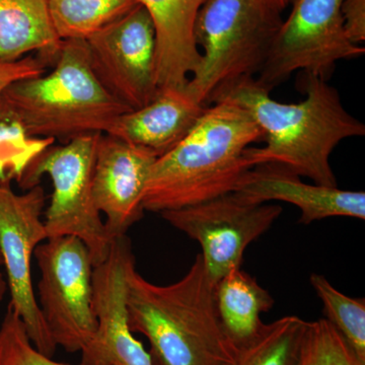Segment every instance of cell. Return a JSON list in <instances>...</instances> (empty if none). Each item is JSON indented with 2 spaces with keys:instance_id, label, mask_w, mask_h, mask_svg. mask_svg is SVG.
<instances>
[{
  "instance_id": "6da1fadb",
  "label": "cell",
  "mask_w": 365,
  "mask_h": 365,
  "mask_svg": "<svg viewBox=\"0 0 365 365\" xmlns=\"http://www.w3.org/2000/svg\"><path fill=\"white\" fill-rule=\"evenodd\" d=\"M302 102L283 104L256 79L247 78L217 101L241 106L260 127L265 146L246 150L252 168L272 163L319 186L338 187L331 155L344 139L364 136L365 125L345 109L339 91L325 79L302 72Z\"/></svg>"
},
{
  "instance_id": "7a4b0ae2",
  "label": "cell",
  "mask_w": 365,
  "mask_h": 365,
  "mask_svg": "<svg viewBox=\"0 0 365 365\" xmlns=\"http://www.w3.org/2000/svg\"><path fill=\"white\" fill-rule=\"evenodd\" d=\"M262 140L260 127L241 106L230 100L207 106L188 135L153 163L144 211L160 215L234 193L253 169L246 150Z\"/></svg>"
},
{
  "instance_id": "3957f363",
  "label": "cell",
  "mask_w": 365,
  "mask_h": 365,
  "mask_svg": "<svg viewBox=\"0 0 365 365\" xmlns=\"http://www.w3.org/2000/svg\"><path fill=\"white\" fill-rule=\"evenodd\" d=\"M129 324L150 344L155 365H230L235 348L218 319L215 284L197 255L177 282L157 285L135 267L128 274Z\"/></svg>"
},
{
  "instance_id": "277c9868",
  "label": "cell",
  "mask_w": 365,
  "mask_h": 365,
  "mask_svg": "<svg viewBox=\"0 0 365 365\" xmlns=\"http://www.w3.org/2000/svg\"><path fill=\"white\" fill-rule=\"evenodd\" d=\"M130 111L96 76L86 40H62L50 73L21 79L0 95V121L20 125L29 135L64 143L108 134L118 118Z\"/></svg>"
},
{
  "instance_id": "5b68a950",
  "label": "cell",
  "mask_w": 365,
  "mask_h": 365,
  "mask_svg": "<svg viewBox=\"0 0 365 365\" xmlns=\"http://www.w3.org/2000/svg\"><path fill=\"white\" fill-rule=\"evenodd\" d=\"M281 13L271 0H205L194 25L200 62L187 90L209 106L240 81L256 78L282 25Z\"/></svg>"
},
{
  "instance_id": "8992f818",
  "label": "cell",
  "mask_w": 365,
  "mask_h": 365,
  "mask_svg": "<svg viewBox=\"0 0 365 365\" xmlns=\"http://www.w3.org/2000/svg\"><path fill=\"white\" fill-rule=\"evenodd\" d=\"M101 135L90 134L64 145L50 146L20 182L31 189L39 184L41 177L49 176L53 193L44 220L47 237H78L88 249L93 266L106 260L114 240L93 197V165Z\"/></svg>"
},
{
  "instance_id": "52a82bcc",
  "label": "cell",
  "mask_w": 365,
  "mask_h": 365,
  "mask_svg": "<svg viewBox=\"0 0 365 365\" xmlns=\"http://www.w3.org/2000/svg\"><path fill=\"white\" fill-rule=\"evenodd\" d=\"M40 270L38 304L55 344L81 352L97 330L93 307V264L85 242L49 237L34 253Z\"/></svg>"
},
{
  "instance_id": "ba28073f",
  "label": "cell",
  "mask_w": 365,
  "mask_h": 365,
  "mask_svg": "<svg viewBox=\"0 0 365 365\" xmlns=\"http://www.w3.org/2000/svg\"><path fill=\"white\" fill-rule=\"evenodd\" d=\"M344 0H289L292 11L283 21L266 63L255 78L270 91L300 71L328 79L340 60L359 58L365 53L352 44L343 26Z\"/></svg>"
},
{
  "instance_id": "9c48e42d",
  "label": "cell",
  "mask_w": 365,
  "mask_h": 365,
  "mask_svg": "<svg viewBox=\"0 0 365 365\" xmlns=\"http://www.w3.org/2000/svg\"><path fill=\"white\" fill-rule=\"evenodd\" d=\"M45 191L39 184L18 194L11 182L0 184V255L6 268L9 307L18 314L34 346L52 357L53 340L33 288L32 258L35 250L48 239L43 209Z\"/></svg>"
},
{
  "instance_id": "30bf717a",
  "label": "cell",
  "mask_w": 365,
  "mask_h": 365,
  "mask_svg": "<svg viewBox=\"0 0 365 365\" xmlns=\"http://www.w3.org/2000/svg\"><path fill=\"white\" fill-rule=\"evenodd\" d=\"M281 213L278 204L250 203L230 193L160 215L200 244L204 268L215 285L230 271L241 268L246 249L272 227Z\"/></svg>"
},
{
  "instance_id": "8fae6325",
  "label": "cell",
  "mask_w": 365,
  "mask_h": 365,
  "mask_svg": "<svg viewBox=\"0 0 365 365\" xmlns=\"http://www.w3.org/2000/svg\"><path fill=\"white\" fill-rule=\"evenodd\" d=\"M91 68L113 97L138 110L158 91L155 31L140 4L86 40Z\"/></svg>"
},
{
  "instance_id": "7c38bea8",
  "label": "cell",
  "mask_w": 365,
  "mask_h": 365,
  "mask_svg": "<svg viewBox=\"0 0 365 365\" xmlns=\"http://www.w3.org/2000/svg\"><path fill=\"white\" fill-rule=\"evenodd\" d=\"M135 267L126 235L115 237L107 258L93 266L95 335L81 350L83 365H155L129 324L128 274Z\"/></svg>"
},
{
  "instance_id": "4fadbf2b",
  "label": "cell",
  "mask_w": 365,
  "mask_h": 365,
  "mask_svg": "<svg viewBox=\"0 0 365 365\" xmlns=\"http://www.w3.org/2000/svg\"><path fill=\"white\" fill-rule=\"evenodd\" d=\"M157 155L110 134L98 139L93 197L112 239L123 237L143 217V194Z\"/></svg>"
},
{
  "instance_id": "5bb4252c",
  "label": "cell",
  "mask_w": 365,
  "mask_h": 365,
  "mask_svg": "<svg viewBox=\"0 0 365 365\" xmlns=\"http://www.w3.org/2000/svg\"><path fill=\"white\" fill-rule=\"evenodd\" d=\"M234 193L250 203L292 204L299 209L304 225L335 216L365 220L364 191L307 184L299 175L272 163L250 170Z\"/></svg>"
},
{
  "instance_id": "9a60e30c",
  "label": "cell",
  "mask_w": 365,
  "mask_h": 365,
  "mask_svg": "<svg viewBox=\"0 0 365 365\" xmlns=\"http://www.w3.org/2000/svg\"><path fill=\"white\" fill-rule=\"evenodd\" d=\"M206 107L186 86L160 88L150 104L118 118L108 134L160 158L188 135Z\"/></svg>"
},
{
  "instance_id": "2e32d148",
  "label": "cell",
  "mask_w": 365,
  "mask_h": 365,
  "mask_svg": "<svg viewBox=\"0 0 365 365\" xmlns=\"http://www.w3.org/2000/svg\"><path fill=\"white\" fill-rule=\"evenodd\" d=\"M137 1L150 14L155 26L158 90L186 86L200 62L194 25L205 0Z\"/></svg>"
},
{
  "instance_id": "e0dca14e",
  "label": "cell",
  "mask_w": 365,
  "mask_h": 365,
  "mask_svg": "<svg viewBox=\"0 0 365 365\" xmlns=\"http://www.w3.org/2000/svg\"><path fill=\"white\" fill-rule=\"evenodd\" d=\"M61 44L47 0H0V58L16 61L36 52L45 66L54 64Z\"/></svg>"
},
{
  "instance_id": "ac0fdd59",
  "label": "cell",
  "mask_w": 365,
  "mask_h": 365,
  "mask_svg": "<svg viewBox=\"0 0 365 365\" xmlns=\"http://www.w3.org/2000/svg\"><path fill=\"white\" fill-rule=\"evenodd\" d=\"M215 302L223 332L235 349L254 339L264 323L261 314L274 306L272 295L241 268L215 285Z\"/></svg>"
},
{
  "instance_id": "d6986e66",
  "label": "cell",
  "mask_w": 365,
  "mask_h": 365,
  "mask_svg": "<svg viewBox=\"0 0 365 365\" xmlns=\"http://www.w3.org/2000/svg\"><path fill=\"white\" fill-rule=\"evenodd\" d=\"M307 323L299 317L287 316L264 324L253 340L235 349L230 365H299Z\"/></svg>"
},
{
  "instance_id": "ffe728a7",
  "label": "cell",
  "mask_w": 365,
  "mask_h": 365,
  "mask_svg": "<svg viewBox=\"0 0 365 365\" xmlns=\"http://www.w3.org/2000/svg\"><path fill=\"white\" fill-rule=\"evenodd\" d=\"M61 40H88L138 6L137 0H47Z\"/></svg>"
},
{
  "instance_id": "44dd1931",
  "label": "cell",
  "mask_w": 365,
  "mask_h": 365,
  "mask_svg": "<svg viewBox=\"0 0 365 365\" xmlns=\"http://www.w3.org/2000/svg\"><path fill=\"white\" fill-rule=\"evenodd\" d=\"M311 284L323 302L327 321L365 362V300L343 294L319 274H312Z\"/></svg>"
},
{
  "instance_id": "7402d4cb",
  "label": "cell",
  "mask_w": 365,
  "mask_h": 365,
  "mask_svg": "<svg viewBox=\"0 0 365 365\" xmlns=\"http://www.w3.org/2000/svg\"><path fill=\"white\" fill-rule=\"evenodd\" d=\"M55 140L29 135L20 125L0 121V184L21 182L31 165Z\"/></svg>"
},
{
  "instance_id": "603a6c76",
  "label": "cell",
  "mask_w": 365,
  "mask_h": 365,
  "mask_svg": "<svg viewBox=\"0 0 365 365\" xmlns=\"http://www.w3.org/2000/svg\"><path fill=\"white\" fill-rule=\"evenodd\" d=\"M299 365H365L325 318L309 322Z\"/></svg>"
},
{
  "instance_id": "cb8c5ba5",
  "label": "cell",
  "mask_w": 365,
  "mask_h": 365,
  "mask_svg": "<svg viewBox=\"0 0 365 365\" xmlns=\"http://www.w3.org/2000/svg\"><path fill=\"white\" fill-rule=\"evenodd\" d=\"M0 365L73 364L54 361L40 352L29 338L21 319L9 307L0 324Z\"/></svg>"
},
{
  "instance_id": "d4e9b609",
  "label": "cell",
  "mask_w": 365,
  "mask_h": 365,
  "mask_svg": "<svg viewBox=\"0 0 365 365\" xmlns=\"http://www.w3.org/2000/svg\"><path fill=\"white\" fill-rule=\"evenodd\" d=\"M45 66L37 57L26 56L16 61L0 58V95L16 81L45 73Z\"/></svg>"
},
{
  "instance_id": "484cf974",
  "label": "cell",
  "mask_w": 365,
  "mask_h": 365,
  "mask_svg": "<svg viewBox=\"0 0 365 365\" xmlns=\"http://www.w3.org/2000/svg\"><path fill=\"white\" fill-rule=\"evenodd\" d=\"M341 14L348 40L360 46L365 41V0H344Z\"/></svg>"
},
{
  "instance_id": "4316f807",
  "label": "cell",
  "mask_w": 365,
  "mask_h": 365,
  "mask_svg": "<svg viewBox=\"0 0 365 365\" xmlns=\"http://www.w3.org/2000/svg\"><path fill=\"white\" fill-rule=\"evenodd\" d=\"M7 292L6 279L4 278V274L0 272V302L4 299Z\"/></svg>"
},
{
  "instance_id": "83f0119b",
  "label": "cell",
  "mask_w": 365,
  "mask_h": 365,
  "mask_svg": "<svg viewBox=\"0 0 365 365\" xmlns=\"http://www.w3.org/2000/svg\"><path fill=\"white\" fill-rule=\"evenodd\" d=\"M271 1H272L280 11H283V9H287L289 0H271Z\"/></svg>"
},
{
  "instance_id": "f1b7e54d",
  "label": "cell",
  "mask_w": 365,
  "mask_h": 365,
  "mask_svg": "<svg viewBox=\"0 0 365 365\" xmlns=\"http://www.w3.org/2000/svg\"><path fill=\"white\" fill-rule=\"evenodd\" d=\"M2 266V259H1V255H0V267Z\"/></svg>"
}]
</instances>
